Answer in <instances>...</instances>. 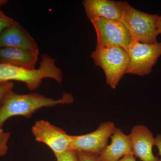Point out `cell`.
<instances>
[{
  "instance_id": "obj_16",
  "label": "cell",
  "mask_w": 161,
  "mask_h": 161,
  "mask_svg": "<svg viewBox=\"0 0 161 161\" xmlns=\"http://www.w3.org/2000/svg\"><path fill=\"white\" fill-rule=\"evenodd\" d=\"M14 84L12 81L0 84V107L5 96L10 91L13 90Z\"/></svg>"
},
{
  "instance_id": "obj_4",
  "label": "cell",
  "mask_w": 161,
  "mask_h": 161,
  "mask_svg": "<svg viewBox=\"0 0 161 161\" xmlns=\"http://www.w3.org/2000/svg\"><path fill=\"white\" fill-rule=\"evenodd\" d=\"M91 57L95 65L100 67L105 75L106 82L115 89L126 74L129 64V54L125 49L118 46L96 45Z\"/></svg>"
},
{
  "instance_id": "obj_11",
  "label": "cell",
  "mask_w": 161,
  "mask_h": 161,
  "mask_svg": "<svg viewBox=\"0 0 161 161\" xmlns=\"http://www.w3.org/2000/svg\"><path fill=\"white\" fill-rule=\"evenodd\" d=\"M82 5L88 19L104 18L120 21L122 9L120 2L111 0H84Z\"/></svg>"
},
{
  "instance_id": "obj_17",
  "label": "cell",
  "mask_w": 161,
  "mask_h": 161,
  "mask_svg": "<svg viewBox=\"0 0 161 161\" xmlns=\"http://www.w3.org/2000/svg\"><path fill=\"white\" fill-rule=\"evenodd\" d=\"M14 21V19L6 15L3 11L0 10V33L11 26Z\"/></svg>"
},
{
  "instance_id": "obj_10",
  "label": "cell",
  "mask_w": 161,
  "mask_h": 161,
  "mask_svg": "<svg viewBox=\"0 0 161 161\" xmlns=\"http://www.w3.org/2000/svg\"><path fill=\"white\" fill-rule=\"evenodd\" d=\"M130 136L133 155L142 161H159L153 153L155 137L149 128L138 125L132 128Z\"/></svg>"
},
{
  "instance_id": "obj_19",
  "label": "cell",
  "mask_w": 161,
  "mask_h": 161,
  "mask_svg": "<svg viewBox=\"0 0 161 161\" xmlns=\"http://www.w3.org/2000/svg\"><path fill=\"white\" fill-rule=\"evenodd\" d=\"M154 146L156 147L158 149L159 154L161 156V159L159 161H161V134H158L155 137Z\"/></svg>"
},
{
  "instance_id": "obj_13",
  "label": "cell",
  "mask_w": 161,
  "mask_h": 161,
  "mask_svg": "<svg viewBox=\"0 0 161 161\" xmlns=\"http://www.w3.org/2000/svg\"><path fill=\"white\" fill-rule=\"evenodd\" d=\"M40 53L17 48H0V62L35 69Z\"/></svg>"
},
{
  "instance_id": "obj_20",
  "label": "cell",
  "mask_w": 161,
  "mask_h": 161,
  "mask_svg": "<svg viewBox=\"0 0 161 161\" xmlns=\"http://www.w3.org/2000/svg\"><path fill=\"white\" fill-rule=\"evenodd\" d=\"M119 161H136L133 154H129L125 156Z\"/></svg>"
},
{
  "instance_id": "obj_15",
  "label": "cell",
  "mask_w": 161,
  "mask_h": 161,
  "mask_svg": "<svg viewBox=\"0 0 161 161\" xmlns=\"http://www.w3.org/2000/svg\"><path fill=\"white\" fill-rule=\"evenodd\" d=\"M56 158L57 161H78V153L73 150L64 153Z\"/></svg>"
},
{
  "instance_id": "obj_6",
  "label": "cell",
  "mask_w": 161,
  "mask_h": 161,
  "mask_svg": "<svg viewBox=\"0 0 161 161\" xmlns=\"http://www.w3.org/2000/svg\"><path fill=\"white\" fill-rule=\"evenodd\" d=\"M91 22L97 35L96 45L118 46L127 51L132 41L128 29L120 21L99 18Z\"/></svg>"
},
{
  "instance_id": "obj_12",
  "label": "cell",
  "mask_w": 161,
  "mask_h": 161,
  "mask_svg": "<svg viewBox=\"0 0 161 161\" xmlns=\"http://www.w3.org/2000/svg\"><path fill=\"white\" fill-rule=\"evenodd\" d=\"M112 141L98 156L100 161H119L120 158L129 154H133L132 144L129 135L115 128L111 136Z\"/></svg>"
},
{
  "instance_id": "obj_21",
  "label": "cell",
  "mask_w": 161,
  "mask_h": 161,
  "mask_svg": "<svg viewBox=\"0 0 161 161\" xmlns=\"http://www.w3.org/2000/svg\"><path fill=\"white\" fill-rule=\"evenodd\" d=\"M157 30L158 35L161 34V16H159L156 23Z\"/></svg>"
},
{
  "instance_id": "obj_3",
  "label": "cell",
  "mask_w": 161,
  "mask_h": 161,
  "mask_svg": "<svg viewBox=\"0 0 161 161\" xmlns=\"http://www.w3.org/2000/svg\"><path fill=\"white\" fill-rule=\"evenodd\" d=\"M122 22L130 33L131 40L141 43H157L158 36L156 23L159 16L143 12L133 8L128 2H120Z\"/></svg>"
},
{
  "instance_id": "obj_7",
  "label": "cell",
  "mask_w": 161,
  "mask_h": 161,
  "mask_svg": "<svg viewBox=\"0 0 161 161\" xmlns=\"http://www.w3.org/2000/svg\"><path fill=\"white\" fill-rule=\"evenodd\" d=\"M115 129V124L107 121L95 131L84 135L72 136L71 150L98 156L108 145Z\"/></svg>"
},
{
  "instance_id": "obj_5",
  "label": "cell",
  "mask_w": 161,
  "mask_h": 161,
  "mask_svg": "<svg viewBox=\"0 0 161 161\" xmlns=\"http://www.w3.org/2000/svg\"><path fill=\"white\" fill-rule=\"evenodd\" d=\"M127 51L130 61L126 74L145 76L151 73L161 56V43L147 44L132 41Z\"/></svg>"
},
{
  "instance_id": "obj_2",
  "label": "cell",
  "mask_w": 161,
  "mask_h": 161,
  "mask_svg": "<svg viewBox=\"0 0 161 161\" xmlns=\"http://www.w3.org/2000/svg\"><path fill=\"white\" fill-rule=\"evenodd\" d=\"M41 58L40 67L37 69H27L0 62V84L13 80L19 81L25 83L31 91L37 89L44 78H52L60 84L63 75L60 68L56 65L57 60L46 54Z\"/></svg>"
},
{
  "instance_id": "obj_1",
  "label": "cell",
  "mask_w": 161,
  "mask_h": 161,
  "mask_svg": "<svg viewBox=\"0 0 161 161\" xmlns=\"http://www.w3.org/2000/svg\"><path fill=\"white\" fill-rule=\"evenodd\" d=\"M74 101L73 95L66 92H64L60 99L54 100L37 93L16 94L12 90L5 96L0 107V130H3L5 122L13 116L20 115L29 118L42 108L71 103Z\"/></svg>"
},
{
  "instance_id": "obj_18",
  "label": "cell",
  "mask_w": 161,
  "mask_h": 161,
  "mask_svg": "<svg viewBox=\"0 0 161 161\" xmlns=\"http://www.w3.org/2000/svg\"><path fill=\"white\" fill-rule=\"evenodd\" d=\"M78 161H100L98 156L89 153H78Z\"/></svg>"
},
{
  "instance_id": "obj_14",
  "label": "cell",
  "mask_w": 161,
  "mask_h": 161,
  "mask_svg": "<svg viewBox=\"0 0 161 161\" xmlns=\"http://www.w3.org/2000/svg\"><path fill=\"white\" fill-rule=\"evenodd\" d=\"M9 132H4L3 130H0V156L6 154L8 149V142L10 138Z\"/></svg>"
},
{
  "instance_id": "obj_9",
  "label": "cell",
  "mask_w": 161,
  "mask_h": 161,
  "mask_svg": "<svg viewBox=\"0 0 161 161\" xmlns=\"http://www.w3.org/2000/svg\"><path fill=\"white\" fill-rule=\"evenodd\" d=\"M6 47L40 53L36 40L24 27L16 21L0 33V48Z\"/></svg>"
},
{
  "instance_id": "obj_22",
  "label": "cell",
  "mask_w": 161,
  "mask_h": 161,
  "mask_svg": "<svg viewBox=\"0 0 161 161\" xmlns=\"http://www.w3.org/2000/svg\"><path fill=\"white\" fill-rule=\"evenodd\" d=\"M7 0H0V6H3L8 3Z\"/></svg>"
},
{
  "instance_id": "obj_8",
  "label": "cell",
  "mask_w": 161,
  "mask_h": 161,
  "mask_svg": "<svg viewBox=\"0 0 161 161\" xmlns=\"http://www.w3.org/2000/svg\"><path fill=\"white\" fill-rule=\"evenodd\" d=\"M31 132L36 142L46 145L56 157L71 150L72 136L47 121H37L32 127Z\"/></svg>"
}]
</instances>
